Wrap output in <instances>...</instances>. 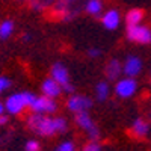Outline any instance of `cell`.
Instances as JSON below:
<instances>
[{
    "label": "cell",
    "instance_id": "6da1fadb",
    "mask_svg": "<svg viewBox=\"0 0 151 151\" xmlns=\"http://www.w3.org/2000/svg\"><path fill=\"white\" fill-rule=\"evenodd\" d=\"M26 125L30 132L44 137H52L65 133L68 129V122L64 116H48L35 112H32L26 118Z\"/></svg>",
    "mask_w": 151,
    "mask_h": 151
},
{
    "label": "cell",
    "instance_id": "7a4b0ae2",
    "mask_svg": "<svg viewBox=\"0 0 151 151\" xmlns=\"http://www.w3.org/2000/svg\"><path fill=\"white\" fill-rule=\"evenodd\" d=\"M86 0H56L47 11L48 18L60 20V21H71L80 15L85 9Z\"/></svg>",
    "mask_w": 151,
    "mask_h": 151
},
{
    "label": "cell",
    "instance_id": "3957f363",
    "mask_svg": "<svg viewBox=\"0 0 151 151\" xmlns=\"http://www.w3.org/2000/svg\"><path fill=\"white\" fill-rule=\"evenodd\" d=\"M35 98H36V95L30 91L12 94L6 98V101H5V110L9 113V115H14V116L20 115L26 107H30V104L33 103Z\"/></svg>",
    "mask_w": 151,
    "mask_h": 151
},
{
    "label": "cell",
    "instance_id": "277c9868",
    "mask_svg": "<svg viewBox=\"0 0 151 151\" xmlns=\"http://www.w3.org/2000/svg\"><path fill=\"white\" fill-rule=\"evenodd\" d=\"M50 77H53L62 86V92H68V94L74 92V85L70 82V74H68V70L64 64L56 62L52 67V70H50Z\"/></svg>",
    "mask_w": 151,
    "mask_h": 151
},
{
    "label": "cell",
    "instance_id": "5b68a950",
    "mask_svg": "<svg viewBox=\"0 0 151 151\" xmlns=\"http://www.w3.org/2000/svg\"><path fill=\"white\" fill-rule=\"evenodd\" d=\"M76 124L79 125L82 130L86 132L88 137L91 141H98L100 139V130L97 127V124L94 122V119L91 118V115L88 112H80V113H76Z\"/></svg>",
    "mask_w": 151,
    "mask_h": 151
},
{
    "label": "cell",
    "instance_id": "8992f818",
    "mask_svg": "<svg viewBox=\"0 0 151 151\" xmlns=\"http://www.w3.org/2000/svg\"><path fill=\"white\" fill-rule=\"evenodd\" d=\"M30 110L35 113H42V115H53L58 110V103L55 98L41 95L33 100V103L30 104Z\"/></svg>",
    "mask_w": 151,
    "mask_h": 151
},
{
    "label": "cell",
    "instance_id": "52a82bcc",
    "mask_svg": "<svg viewBox=\"0 0 151 151\" xmlns=\"http://www.w3.org/2000/svg\"><path fill=\"white\" fill-rule=\"evenodd\" d=\"M127 38L136 44H151V29L142 24L127 26Z\"/></svg>",
    "mask_w": 151,
    "mask_h": 151
},
{
    "label": "cell",
    "instance_id": "ba28073f",
    "mask_svg": "<svg viewBox=\"0 0 151 151\" xmlns=\"http://www.w3.org/2000/svg\"><path fill=\"white\" fill-rule=\"evenodd\" d=\"M137 91V82L134 77L118 79L115 83V94L119 98H130Z\"/></svg>",
    "mask_w": 151,
    "mask_h": 151
},
{
    "label": "cell",
    "instance_id": "9c48e42d",
    "mask_svg": "<svg viewBox=\"0 0 151 151\" xmlns=\"http://www.w3.org/2000/svg\"><path fill=\"white\" fill-rule=\"evenodd\" d=\"M92 100L86 95H80V94H73L70 95V98L67 100V107L70 112L73 113H80V112H88L92 107Z\"/></svg>",
    "mask_w": 151,
    "mask_h": 151
},
{
    "label": "cell",
    "instance_id": "30bf717a",
    "mask_svg": "<svg viewBox=\"0 0 151 151\" xmlns=\"http://www.w3.org/2000/svg\"><path fill=\"white\" fill-rule=\"evenodd\" d=\"M141 71H142V60L139 58L134 55L125 58V60L122 62V74H125V77H136Z\"/></svg>",
    "mask_w": 151,
    "mask_h": 151
},
{
    "label": "cell",
    "instance_id": "8fae6325",
    "mask_svg": "<svg viewBox=\"0 0 151 151\" xmlns=\"http://www.w3.org/2000/svg\"><path fill=\"white\" fill-rule=\"evenodd\" d=\"M41 91H42V95H47L50 98H58L60 94H62V86L53 79V77H47L42 85H41Z\"/></svg>",
    "mask_w": 151,
    "mask_h": 151
},
{
    "label": "cell",
    "instance_id": "7c38bea8",
    "mask_svg": "<svg viewBox=\"0 0 151 151\" xmlns=\"http://www.w3.org/2000/svg\"><path fill=\"white\" fill-rule=\"evenodd\" d=\"M121 74H122V64H121V60L115 59V58L110 59L106 64V67H104L106 79H109V80H118Z\"/></svg>",
    "mask_w": 151,
    "mask_h": 151
},
{
    "label": "cell",
    "instance_id": "4fadbf2b",
    "mask_svg": "<svg viewBox=\"0 0 151 151\" xmlns=\"http://www.w3.org/2000/svg\"><path fill=\"white\" fill-rule=\"evenodd\" d=\"M119 20H121V17H119V12L116 9H109L106 14H103V17H101V23H103V26L107 30L118 29Z\"/></svg>",
    "mask_w": 151,
    "mask_h": 151
},
{
    "label": "cell",
    "instance_id": "5bb4252c",
    "mask_svg": "<svg viewBox=\"0 0 151 151\" xmlns=\"http://www.w3.org/2000/svg\"><path fill=\"white\" fill-rule=\"evenodd\" d=\"M130 132L134 137H139V139H142V137H147L148 133H150V124L142 119V118H136L133 119L132 122V127H130Z\"/></svg>",
    "mask_w": 151,
    "mask_h": 151
},
{
    "label": "cell",
    "instance_id": "9a60e30c",
    "mask_svg": "<svg viewBox=\"0 0 151 151\" xmlns=\"http://www.w3.org/2000/svg\"><path fill=\"white\" fill-rule=\"evenodd\" d=\"M144 18V11L142 9H130L127 14H125V23H127V26H136V24H141Z\"/></svg>",
    "mask_w": 151,
    "mask_h": 151
},
{
    "label": "cell",
    "instance_id": "2e32d148",
    "mask_svg": "<svg viewBox=\"0 0 151 151\" xmlns=\"http://www.w3.org/2000/svg\"><path fill=\"white\" fill-rule=\"evenodd\" d=\"M55 2H56V0H27L29 8L32 11H36V12H45V11H48Z\"/></svg>",
    "mask_w": 151,
    "mask_h": 151
},
{
    "label": "cell",
    "instance_id": "e0dca14e",
    "mask_svg": "<svg viewBox=\"0 0 151 151\" xmlns=\"http://www.w3.org/2000/svg\"><path fill=\"white\" fill-rule=\"evenodd\" d=\"M101 9H103L101 0H86V5H85L86 14H89L92 17H98L100 14H101Z\"/></svg>",
    "mask_w": 151,
    "mask_h": 151
},
{
    "label": "cell",
    "instance_id": "ac0fdd59",
    "mask_svg": "<svg viewBox=\"0 0 151 151\" xmlns=\"http://www.w3.org/2000/svg\"><path fill=\"white\" fill-rule=\"evenodd\" d=\"M110 95V88H109V83L107 82H98L97 86H95V97L98 101H106Z\"/></svg>",
    "mask_w": 151,
    "mask_h": 151
},
{
    "label": "cell",
    "instance_id": "d6986e66",
    "mask_svg": "<svg viewBox=\"0 0 151 151\" xmlns=\"http://www.w3.org/2000/svg\"><path fill=\"white\" fill-rule=\"evenodd\" d=\"M15 24L12 20H5L0 23V40H8V38L14 33Z\"/></svg>",
    "mask_w": 151,
    "mask_h": 151
},
{
    "label": "cell",
    "instance_id": "ffe728a7",
    "mask_svg": "<svg viewBox=\"0 0 151 151\" xmlns=\"http://www.w3.org/2000/svg\"><path fill=\"white\" fill-rule=\"evenodd\" d=\"M55 151H76V145L71 141H64L55 148Z\"/></svg>",
    "mask_w": 151,
    "mask_h": 151
},
{
    "label": "cell",
    "instance_id": "44dd1931",
    "mask_svg": "<svg viewBox=\"0 0 151 151\" xmlns=\"http://www.w3.org/2000/svg\"><path fill=\"white\" fill-rule=\"evenodd\" d=\"M40 148H41L40 142L35 141V139H30L24 144V151H40Z\"/></svg>",
    "mask_w": 151,
    "mask_h": 151
},
{
    "label": "cell",
    "instance_id": "7402d4cb",
    "mask_svg": "<svg viewBox=\"0 0 151 151\" xmlns=\"http://www.w3.org/2000/svg\"><path fill=\"white\" fill-rule=\"evenodd\" d=\"M82 151H101V148H100V144L97 141H91L83 147Z\"/></svg>",
    "mask_w": 151,
    "mask_h": 151
},
{
    "label": "cell",
    "instance_id": "603a6c76",
    "mask_svg": "<svg viewBox=\"0 0 151 151\" xmlns=\"http://www.w3.org/2000/svg\"><path fill=\"white\" fill-rule=\"evenodd\" d=\"M9 88H11V80L8 77H5V76H2L0 77V94H3Z\"/></svg>",
    "mask_w": 151,
    "mask_h": 151
},
{
    "label": "cell",
    "instance_id": "cb8c5ba5",
    "mask_svg": "<svg viewBox=\"0 0 151 151\" xmlns=\"http://www.w3.org/2000/svg\"><path fill=\"white\" fill-rule=\"evenodd\" d=\"M88 55H89V58H98L101 55V52H100L98 48H89L88 50Z\"/></svg>",
    "mask_w": 151,
    "mask_h": 151
},
{
    "label": "cell",
    "instance_id": "d4e9b609",
    "mask_svg": "<svg viewBox=\"0 0 151 151\" xmlns=\"http://www.w3.org/2000/svg\"><path fill=\"white\" fill-rule=\"evenodd\" d=\"M8 121H9V118H8V115H0V125H6L8 124Z\"/></svg>",
    "mask_w": 151,
    "mask_h": 151
},
{
    "label": "cell",
    "instance_id": "484cf974",
    "mask_svg": "<svg viewBox=\"0 0 151 151\" xmlns=\"http://www.w3.org/2000/svg\"><path fill=\"white\" fill-rule=\"evenodd\" d=\"M5 112H6V110H5V103L0 101V115H3Z\"/></svg>",
    "mask_w": 151,
    "mask_h": 151
},
{
    "label": "cell",
    "instance_id": "4316f807",
    "mask_svg": "<svg viewBox=\"0 0 151 151\" xmlns=\"http://www.w3.org/2000/svg\"><path fill=\"white\" fill-rule=\"evenodd\" d=\"M29 40H30V35H27V33L23 35V41H29Z\"/></svg>",
    "mask_w": 151,
    "mask_h": 151
},
{
    "label": "cell",
    "instance_id": "83f0119b",
    "mask_svg": "<svg viewBox=\"0 0 151 151\" xmlns=\"http://www.w3.org/2000/svg\"><path fill=\"white\" fill-rule=\"evenodd\" d=\"M148 119H150V121H151V110H150V112H148Z\"/></svg>",
    "mask_w": 151,
    "mask_h": 151
},
{
    "label": "cell",
    "instance_id": "f1b7e54d",
    "mask_svg": "<svg viewBox=\"0 0 151 151\" xmlns=\"http://www.w3.org/2000/svg\"><path fill=\"white\" fill-rule=\"evenodd\" d=\"M17 2H24V0H17ZM26 2H27V0H26Z\"/></svg>",
    "mask_w": 151,
    "mask_h": 151
},
{
    "label": "cell",
    "instance_id": "f546056e",
    "mask_svg": "<svg viewBox=\"0 0 151 151\" xmlns=\"http://www.w3.org/2000/svg\"><path fill=\"white\" fill-rule=\"evenodd\" d=\"M150 82H151V76H150Z\"/></svg>",
    "mask_w": 151,
    "mask_h": 151
}]
</instances>
